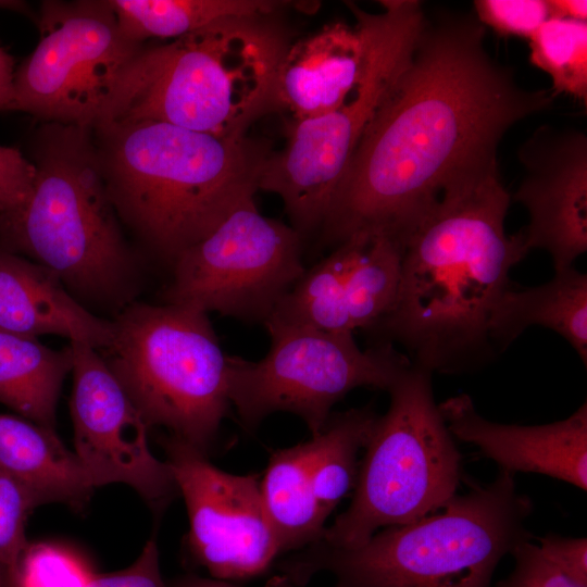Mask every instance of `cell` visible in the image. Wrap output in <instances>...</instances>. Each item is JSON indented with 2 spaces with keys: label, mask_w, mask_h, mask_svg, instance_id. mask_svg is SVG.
<instances>
[{
  "label": "cell",
  "mask_w": 587,
  "mask_h": 587,
  "mask_svg": "<svg viewBox=\"0 0 587 587\" xmlns=\"http://www.w3.org/2000/svg\"><path fill=\"white\" fill-rule=\"evenodd\" d=\"M95 573L80 554L67 547L28 542L9 574V587H88Z\"/></svg>",
  "instance_id": "27"
},
{
  "label": "cell",
  "mask_w": 587,
  "mask_h": 587,
  "mask_svg": "<svg viewBox=\"0 0 587 587\" xmlns=\"http://www.w3.org/2000/svg\"><path fill=\"white\" fill-rule=\"evenodd\" d=\"M310 453V440L275 450L261 480L263 504L280 553L314 544L325 529L312 490Z\"/></svg>",
  "instance_id": "22"
},
{
  "label": "cell",
  "mask_w": 587,
  "mask_h": 587,
  "mask_svg": "<svg viewBox=\"0 0 587 587\" xmlns=\"http://www.w3.org/2000/svg\"><path fill=\"white\" fill-rule=\"evenodd\" d=\"M271 346L259 361L227 354L229 403L247 428L275 412H288L322 432L332 408L359 387L388 390L411 365L392 344L362 350L353 333H332L265 323Z\"/></svg>",
  "instance_id": "10"
},
{
  "label": "cell",
  "mask_w": 587,
  "mask_h": 587,
  "mask_svg": "<svg viewBox=\"0 0 587 587\" xmlns=\"http://www.w3.org/2000/svg\"><path fill=\"white\" fill-rule=\"evenodd\" d=\"M378 416L371 404L334 413L322 432L311 437V485L325 521L354 488L358 454L365 448Z\"/></svg>",
  "instance_id": "24"
},
{
  "label": "cell",
  "mask_w": 587,
  "mask_h": 587,
  "mask_svg": "<svg viewBox=\"0 0 587 587\" xmlns=\"http://www.w3.org/2000/svg\"><path fill=\"white\" fill-rule=\"evenodd\" d=\"M350 26L326 24L289 43L278 65L273 109L300 121L339 107L359 84L367 55V35L361 20Z\"/></svg>",
  "instance_id": "17"
},
{
  "label": "cell",
  "mask_w": 587,
  "mask_h": 587,
  "mask_svg": "<svg viewBox=\"0 0 587 587\" xmlns=\"http://www.w3.org/2000/svg\"><path fill=\"white\" fill-rule=\"evenodd\" d=\"M510 554L513 570L495 587H587L561 571L530 538L515 546Z\"/></svg>",
  "instance_id": "30"
},
{
  "label": "cell",
  "mask_w": 587,
  "mask_h": 587,
  "mask_svg": "<svg viewBox=\"0 0 587 587\" xmlns=\"http://www.w3.org/2000/svg\"><path fill=\"white\" fill-rule=\"evenodd\" d=\"M40 39L15 70L13 110L92 128L120 73L145 45L127 38L108 0L43 1Z\"/></svg>",
  "instance_id": "11"
},
{
  "label": "cell",
  "mask_w": 587,
  "mask_h": 587,
  "mask_svg": "<svg viewBox=\"0 0 587 587\" xmlns=\"http://www.w3.org/2000/svg\"><path fill=\"white\" fill-rule=\"evenodd\" d=\"M387 391L389 407L364 448L351 503L317 540L327 546L359 547L457 495L462 457L435 401L432 373L411 363Z\"/></svg>",
  "instance_id": "7"
},
{
  "label": "cell",
  "mask_w": 587,
  "mask_h": 587,
  "mask_svg": "<svg viewBox=\"0 0 587 587\" xmlns=\"http://www.w3.org/2000/svg\"><path fill=\"white\" fill-rule=\"evenodd\" d=\"M476 18L498 35L529 39L550 18L547 0H476Z\"/></svg>",
  "instance_id": "29"
},
{
  "label": "cell",
  "mask_w": 587,
  "mask_h": 587,
  "mask_svg": "<svg viewBox=\"0 0 587 587\" xmlns=\"http://www.w3.org/2000/svg\"><path fill=\"white\" fill-rule=\"evenodd\" d=\"M15 70L13 58L0 47V101L5 107V110H13Z\"/></svg>",
  "instance_id": "35"
},
{
  "label": "cell",
  "mask_w": 587,
  "mask_h": 587,
  "mask_svg": "<svg viewBox=\"0 0 587 587\" xmlns=\"http://www.w3.org/2000/svg\"><path fill=\"white\" fill-rule=\"evenodd\" d=\"M364 238V232L353 234L337 245L327 258L305 270L265 323L352 333L344 309L342 292Z\"/></svg>",
  "instance_id": "23"
},
{
  "label": "cell",
  "mask_w": 587,
  "mask_h": 587,
  "mask_svg": "<svg viewBox=\"0 0 587 587\" xmlns=\"http://www.w3.org/2000/svg\"><path fill=\"white\" fill-rule=\"evenodd\" d=\"M234 587H236V586L234 585Z\"/></svg>",
  "instance_id": "40"
},
{
  "label": "cell",
  "mask_w": 587,
  "mask_h": 587,
  "mask_svg": "<svg viewBox=\"0 0 587 587\" xmlns=\"http://www.w3.org/2000/svg\"><path fill=\"white\" fill-rule=\"evenodd\" d=\"M120 29L130 40L176 39L213 22L270 15L279 2L262 0H108Z\"/></svg>",
  "instance_id": "25"
},
{
  "label": "cell",
  "mask_w": 587,
  "mask_h": 587,
  "mask_svg": "<svg viewBox=\"0 0 587 587\" xmlns=\"http://www.w3.org/2000/svg\"><path fill=\"white\" fill-rule=\"evenodd\" d=\"M454 439L512 474L535 473L587 489V403L569 417L544 425L502 424L483 417L461 394L438 404Z\"/></svg>",
  "instance_id": "16"
},
{
  "label": "cell",
  "mask_w": 587,
  "mask_h": 587,
  "mask_svg": "<svg viewBox=\"0 0 587 587\" xmlns=\"http://www.w3.org/2000/svg\"><path fill=\"white\" fill-rule=\"evenodd\" d=\"M164 303L265 323L304 274L301 235L249 199L172 265Z\"/></svg>",
  "instance_id": "12"
},
{
  "label": "cell",
  "mask_w": 587,
  "mask_h": 587,
  "mask_svg": "<svg viewBox=\"0 0 587 587\" xmlns=\"http://www.w3.org/2000/svg\"><path fill=\"white\" fill-rule=\"evenodd\" d=\"M34 178L29 158L17 148L0 145V216L13 215L25 205Z\"/></svg>",
  "instance_id": "31"
},
{
  "label": "cell",
  "mask_w": 587,
  "mask_h": 587,
  "mask_svg": "<svg viewBox=\"0 0 587 587\" xmlns=\"http://www.w3.org/2000/svg\"><path fill=\"white\" fill-rule=\"evenodd\" d=\"M88 587H168L161 574L155 539L147 541L128 567L114 573H95Z\"/></svg>",
  "instance_id": "32"
},
{
  "label": "cell",
  "mask_w": 587,
  "mask_h": 587,
  "mask_svg": "<svg viewBox=\"0 0 587 587\" xmlns=\"http://www.w3.org/2000/svg\"><path fill=\"white\" fill-rule=\"evenodd\" d=\"M161 444L186 503L192 559L213 578L228 582L264 573L280 551L258 475L224 472L172 435Z\"/></svg>",
  "instance_id": "13"
},
{
  "label": "cell",
  "mask_w": 587,
  "mask_h": 587,
  "mask_svg": "<svg viewBox=\"0 0 587 587\" xmlns=\"http://www.w3.org/2000/svg\"><path fill=\"white\" fill-rule=\"evenodd\" d=\"M0 587H9V572L7 567L0 563Z\"/></svg>",
  "instance_id": "38"
},
{
  "label": "cell",
  "mask_w": 587,
  "mask_h": 587,
  "mask_svg": "<svg viewBox=\"0 0 587 587\" xmlns=\"http://www.w3.org/2000/svg\"><path fill=\"white\" fill-rule=\"evenodd\" d=\"M32 193L0 216V247L52 272L84 307L135 302L139 262L127 242L101 174L92 129L42 123L34 134Z\"/></svg>",
  "instance_id": "4"
},
{
  "label": "cell",
  "mask_w": 587,
  "mask_h": 587,
  "mask_svg": "<svg viewBox=\"0 0 587 587\" xmlns=\"http://www.w3.org/2000/svg\"><path fill=\"white\" fill-rule=\"evenodd\" d=\"M380 3L383 11L375 14L350 3L367 35L366 62L357 87L336 109L290 121L285 146L268 152L261 166L258 189L283 200L301 236L322 227L355 147L408 60L426 16L416 0Z\"/></svg>",
  "instance_id": "9"
},
{
  "label": "cell",
  "mask_w": 587,
  "mask_h": 587,
  "mask_svg": "<svg viewBox=\"0 0 587 587\" xmlns=\"http://www.w3.org/2000/svg\"><path fill=\"white\" fill-rule=\"evenodd\" d=\"M5 110V107L3 105V103L0 101V111H3Z\"/></svg>",
  "instance_id": "39"
},
{
  "label": "cell",
  "mask_w": 587,
  "mask_h": 587,
  "mask_svg": "<svg viewBox=\"0 0 587 587\" xmlns=\"http://www.w3.org/2000/svg\"><path fill=\"white\" fill-rule=\"evenodd\" d=\"M264 587H294L282 574L273 576Z\"/></svg>",
  "instance_id": "37"
},
{
  "label": "cell",
  "mask_w": 587,
  "mask_h": 587,
  "mask_svg": "<svg viewBox=\"0 0 587 587\" xmlns=\"http://www.w3.org/2000/svg\"><path fill=\"white\" fill-rule=\"evenodd\" d=\"M36 507L27 489L0 466V563L9 574L28 544L25 525Z\"/></svg>",
  "instance_id": "28"
},
{
  "label": "cell",
  "mask_w": 587,
  "mask_h": 587,
  "mask_svg": "<svg viewBox=\"0 0 587 587\" xmlns=\"http://www.w3.org/2000/svg\"><path fill=\"white\" fill-rule=\"evenodd\" d=\"M549 328L576 351L587 364V275L570 267L554 272L547 283L525 288L510 286L495 303L488 322L497 353L504 351L526 328Z\"/></svg>",
  "instance_id": "20"
},
{
  "label": "cell",
  "mask_w": 587,
  "mask_h": 587,
  "mask_svg": "<svg viewBox=\"0 0 587 587\" xmlns=\"http://www.w3.org/2000/svg\"><path fill=\"white\" fill-rule=\"evenodd\" d=\"M167 585L168 587H234L228 580L205 578L195 574L180 576Z\"/></svg>",
  "instance_id": "36"
},
{
  "label": "cell",
  "mask_w": 587,
  "mask_h": 587,
  "mask_svg": "<svg viewBox=\"0 0 587 587\" xmlns=\"http://www.w3.org/2000/svg\"><path fill=\"white\" fill-rule=\"evenodd\" d=\"M91 129L121 223L171 266L253 199L268 154L246 136L218 137L158 121Z\"/></svg>",
  "instance_id": "3"
},
{
  "label": "cell",
  "mask_w": 587,
  "mask_h": 587,
  "mask_svg": "<svg viewBox=\"0 0 587 587\" xmlns=\"http://www.w3.org/2000/svg\"><path fill=\"white\" fill-rule=\"evenodd\" d=\"M529 40L530 63L552 80L553 96L587 103V22L547 20Z\"/></svg>",
  "instance_id": "26"
},
{
  "label": "cell",
  "mask_w": 587,
  "mask_h": 587,
  "mask_svg": "<svg viewBox=\"0 0 587 587\" xmlns=\"http://www.w3.org/2000/svg\"><path fill=\"white\" fill-rule=\"evenodd\" d=\"M550 18L587 21L586 0H548Z\"/></svg>",
  "instance_id": "34"
},
{
  "label": "cell",
  "mask_w": 587,
  "mask_h": 587,
  "mask_svg": "<svg viewBox=\"0 0 587 587\" xmlns=\"http://www.w3.org/2000/svg\"><path fill=\"white\" fill-rule=\"evenodd\" d=\"M72 364L68 346L53 350L37 338L0 330V403L54 429L60 390Z\"/></svg>",
  "instance_id": "21"
},
{
  "label": "cell",
  "mask_w": 587,
  "mask_h": 587,
  "mask_svg": "<svg viewBox=\"0 0 587 587\" xmlns=\"http://www.w3.org/2000/svg\"><path fill=\"white\" fill-rule=\"evenodd\" d=\"M0 466L32 495L36 505L63 503L80 511L93 491L75 452L49 428L0 413Z\"/></svg>",
  "instance_id": "19"
},
{
  "label": "cell",
  "mask_w": 587,
  "mask_h": 587,
  "mask_svg": "<svg viewBox=\"0 0 587 587\" xmlns=\"http://www.w3.org/2000/svg\"><path fill=\"white\" fill-rule=\"evenodd\" d=\"M0 330L25 337H65L107 349L113 323L78 302L46 267L0 247Z\"/></svg>",
  "instance_id": "18"
},
{
  "label": "cell",
  "mask_w": 587,
  "mask_h": 587,
  "mask_svg": "<svg viewBox=\"0 0 587 587\" xmlns=\"http://www.w3.org/2000/svg\"><path fill=\"white\" fill-rule=\"evenodd\" d=\"M510 202L498 170L444 190L405 238L395 304L370 328L378 342L401 345L432 374L477 371L496 357L490 312L527 254L522 232L505 233Z\"/></svg>",
  "instance_id": "2"
},
{
  "label": "cell",
  "mask_w": 587,
  "mask_h": 587,
  "mask_svg": "<svg viewBox=\"0 0 587 587\" xmlns=\"http://www.w3.org/2000/svg\"><path fill=\"white\" fill-rule=\"evenodd\" d=\"M544 553L569 577L587 586V539L547 534L537 539Z\"/></svg>",
  "instance_id": "33"
},
{
  "label": "cell",
  "mask_w": 587,
  "mask_h": 587,
  "mask_svg": "<svg viewBox=\"0 0 587 587\" xmlns=\"http://www.w3.org/2000/svg\"><path fill=\"white\" fill-rule=\"evenodd\" d=\"M532 511L513 474L500 470L417 521L378 530L355 548L316 541L278 569L294 587L321 572L337 587H491L500 560L530 538Z\"/></svg>",
  "instance_id": "6"
},
{
  "label": "cell",
  "mask_w": 587,
  "mask_h": 587,
  "mask_svg": "<svg viewBox=\"0 0 587 587\" xmlns=\"http://www.w3.org/2000/svg\"><path fill=\"white\" fill-rule=\"evenodd\" d=\"M523 179L511 196L528 213L522 232L527 253L547 251L554 272L573 267L587 251V136L542 125L517 151Z\"/></svg>",
  "instance_id": "15"
},
{
  "label": "cell",
  "mask_w": 587,
  "mask_h": 587,
  "mask_svg": "<svg viewBox=\"0 0 587 587\" xmlns=\"http://www.w3.org/2000/svg\"><path fill=\"white\" fill-rule=\"evenodd\" d=\"M267 16L227 17L164 45H143L115 82L110 117L245 136L273 109L278 65L289 45Z\"/></svg>",
  "instance_id": "5"
},
{
  "label": "cell",
  "mask_w": 587,
  "mask_h": 587,
  "mask_svg": "<svg viewBox=\"0 0 587 587\" xmlns=\"http://www.w3.org/2000/svg\"><path fill=\"white\" fill-rule=\"evenodd\" d=\"M107 365L148 427L207 453L227 414V354L208 313L185 304L133 302L118 312Z\"/></svg>",
  "instance_id": "8"
},
{
  "label": "cell",
  "mask_w": 587,
  "mask_h": 587,
  "mask_svg": "<svg viewBox=\"0 0 587 587\" xmlns=\"http://www.w3.org/2000/svg\"><path fill=\"white\" fill-rule=\"evenodd\" d=\"M68 348L74 452L91 485L126 484L155 513L163 512L179 491L167 462L149 448L140 412L98 350L82 342Z\"/></svg>",
  "instance_id": "14"
},
{
  "label": "cell",
  "mask_w": 587,
  "mask_h": 587,
  "mask_svg": "<svg viewBox=\"0 0 587 587\" xmlns=\"http://www.w3.org/2000/svg\"><path fill=\"white\" fill-rule=\"evenodd\" d=\"M485 30L467 13L425 16L336 189L322 225L327 243L359 232L405 239L449 185L498 170L511 126L550 109L552 92L523 88L489 55Z\"/></svg>",
  "instance_id": "1"
}]
</instances>
